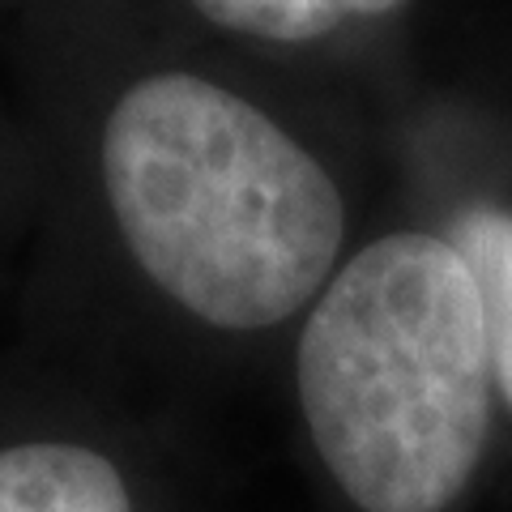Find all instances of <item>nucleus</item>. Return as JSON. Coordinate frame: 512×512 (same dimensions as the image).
<instances>
[{"instance_id":"nucleus-2","label":"nucleus","mask_w":512,"mask_h":512,"mask_svg":"<svg viewBox=\"0 0 512 512\" xmlns=\"http://www.w3.org/2000/svg\"><path fill=\"white\" fill-rule=\"evenodd\" d=\"M299 406L312 444L363 512H440L474 478L491 427L478 286L440 235L367 244L303 325Z\"/></svg>"},{"instance_id":"nucleus-5","label":"nucleus","mask_w":512,"mask_h":512,"mask_svg":"<svg viewBox=\"0 0 512 512\" xmlns=\"http://www.w3.org/2000/svg\"><path fill=\"white\" fill-rule=\"evenodd\" d=\"M205 18L269 43H308L355 18H376L406 0H192Z\"/></svg>"},{"instance_id":"nucleus-4","label":"nucleus","mask_w":512,"mask_h":512,"mask_svg":"<svg viewBox=\"0 0 512 512\" xmlns=\"http://www.w3.org/2000/svg\"><path fill=\"white\" fill-rule=\"evenodd\" d=\"M448 244L461 252L478 286L491 376L512 410V210H491V205L466 210L448 231Z\"/></svg>"},{"instance_id":"nucleus-3","label":"nucleus","mask_w":512,"mask_h":512,"mask_svg":"<svg viewBox=\"0 0 512 512\" xmlns=\"http://www.w3.org/2000/svg\"><path fill=\"white\" fill-rule=\"evenodd\" d=\"M0 512H133L120 470L77 444L0 448Z\"/></svg>"},{"instance_id":"nucleus-1","label":"nucleus","mask_w":512,"mask_h":512,"mask_svg":"<svg viewBox=\"0 0 512 512\" xmlns=\"http://www.w3.org/2000/svg\"><path fill=\"white\" fill-rule=\"evenodd\" d=\"M103 184L137 265L218 329H269L303 308L346 235L329 171L265 111L192 73L120 94Z\"/></svg>"}]
</instances>
